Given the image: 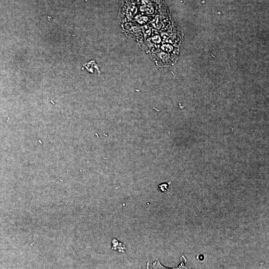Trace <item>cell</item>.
<instances>
[{
    "mask_svg": "<svg viewBox=\"0 0 269 269\" xmlns=\"http://www.w3.org/2000/svg\"><path fill=\"white\" fill-rule=\"evenodd\" d=\"M168 185L167 183H162L158 185V187L161 192H165L168 189Z\"/></svg>",
    "mask_w": 269,
    "mask_h": 269,
    "instance_id": "1",
    "label": "cell"
}]
</instances>
